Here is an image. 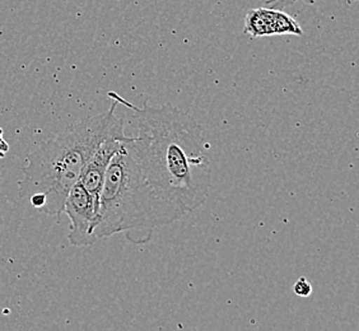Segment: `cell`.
<instances>
[{
	"mask_svg": "<svg viewBox=\"0 0 359 331\" xmlns=\"http://www.w3.org/2000/svg\"><path fill=\"white\" fill-rule=\"evenodd\" d=\"M109 97L137 116L138 135L133 137V147L153 189L187 215L201 208L212 187L210 156L201 124L171 104L144 102L139 107L116 92H109Z\"/></svg>",
	"mask_w": 359,
	"mask_h": 331,
	"instance_id": "obj_1",
	"label": "cell"
},
{
	"mask_svg": "<svg viewBox=\"0 0 359 331\" xmlns=\"http://www.w3.org/2000/svg\"><path fill=\"white\" fill-rule=\"evenodd\" d=\"M111 101L109 110L73 125L28 154L18 184L22 199L41 213H62L70 189L98 145L110 137L126 135L124 120L115 114L118 104Z\"/></svg>",
	"mask_w": 359,
	"mask_h": 331,
	"instance_id": "obj_2",
	"label": "cell"
},
{
	"mask_svg": "<svg viewBox=\"0 0 359 331\" xmlns=\"http://www.w3.org/2000/svg\"><path fill=\"white\" fill-rule=\"evenodd\" d=\"M187 214L165 201L145 179L139 166L133 137H128L107 167L100 194L97 226L98 240L118 234H147L180 221Z\"/></svg>",
	"mask_w": 359,
	"mask_h": 331,
	"instance_id": "obj_3",
	"label": "cell"
},
{
	"mask_svg": "<svg viewBox=\"0 0 359 331\" xmlns=\"http://www.w3.org/2000/svg\"><path fill=\"white\" fill-rule=\"evenodd\" d=\"M62 212L69 217L68 240L73 246L87 248L96 243L93 231L97 226L98 204L79 181L70 189Z\"/></svg>",
	"mask_w": 359,
	"mask_h": 331,
	"instance_id": "obj_4",
	"label": "cell"
},
{
	"mask_svg": "<svg viewBox=\"0 0 359 331\" xmlns=\"http://www.w3.org/2000/svg\"><path fill=\"white\" fill-rule=\"evenodd\" d=\"M243 32L252 37L265 36H302L304 31L292 15L282 9L262 7L251 9L245 17Z\"/></svg>",
	"mask_w": 359,
	"mask_h": 331,
	"instance_id": "obj_5",
	"label": "cell"
},
{
	"mask_svg": "<svg viewBox=\"0 0 359 331\" xmlns=\"http://www.w3.org/2000/svg\"><path fill=\"white\" fill-rule=\"evenodd\" d=\"M128 137H110L98 145L95 153L90 156L81 173L79 182L90 194L100 207V194L104 185V175L111 159L120 151Z\"/></svg>",
	"mask_w": 359,
	"mask_h": 331,
	"instance_id": "obj_6",
	"label": "cell"
},
{
	"mask_svg": "<svg viewBox=\"0 0 359 331\" xmlns=\"http://www.w3.org/2000/svg\"><path fill=\"white\" fill-rule=\"evenodd\" d=\"M293 292L297 295L298 297H310L312 295V285L304 276L298 278L296 283L293 285Z\"/></svg>",
	"mask_w": 359,
	"mask_h": 331,
	"instance_id": "obj_7",
	"label": "cell"
},
{
	"mask_svg": "<svg viewBox=\"0 0 359 331\" xmlns=\"http://www.w3.org/2000/svg\"><path fill=\"white\" fill-rule=\"evenodd\" d=\"M297 1L298 0H266V6L283 11L284 8L290 7ZM302 1L307 3V4H315V0H302Z\"/></svg>",
	"mask_w": 359,
	"mask_h": 331,
	"instance_id": "obj_8",
	"label": "cell"
},
{
	"mask_svg": "<svg viewBox=\"0 0 359 331\" xmlns=\"http://www.w3.org/2000/svg\"><path fill=\"white\" fill-rule=\"evenodd\" d=\"M8 151H9V144L3 138V129L0 128V158L6 157Z\"/></svg>",
	"mask_w": 359,
	"mask_h": 331,
	"instance_id": "obj_9",
	"label": "cell"
}]
</instances>
